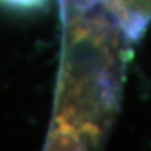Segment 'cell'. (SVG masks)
<instances>
[{
	"label": "cell",
	"instance_id": "6da1fadb",
	"mask_svg": "<svg viewBox=\"0 0 151 151\" xmlns=\"http://www.w3.org/2000/svg\"><path fill=\"white\" fill-rule=\"evenodd\" d=\"M46 3L48 0H0V6L11 11H20V12L43 9Z\"/></svg>",
	"mask_w": 151,
	"mask_h": 151
}]
</instances>
